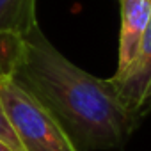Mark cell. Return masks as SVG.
<instances>
[{"mask_svg": "<svg viewBox=\"0 0 151 151\" xmlns=\"http://www.w3.org/2000/svg\"><path fill=\"white\" fill-rule=\"evenodd\" d=\"M0 151H13V149H11L7 144H4L2 140H0Z\"/></svg>", "mask_w": 151, "mask_h": 151, "instance_id": "52a82bcc", "label": "cell"}, {"mask_svg": "<svg viewBox=\"0 0 151 151\" xmlns=\"http://www.w3.org/2000/svg\"><path fill=\"white\" fill-rule=\"evenodd\" d=\"M36 27V0H0V77L13 75L23 39Z\"/></svg>", "mask_w": 151, "mask_h": 151, "instance_id": "277c9868", "label": "cell"}, {"mask_svg": "<svg viewBox=\"0 0 151 151\" xmlns=\"http://www.w3.org/2000/svg\"><path fill=\"white\" fill-rule=\"evenodd\" d=\"M130 114L139 121L151 110V18L133 60L123 75L110 78Z\"/></svg>", "mask_w": 151, "mask_h": 151, "instance_id": "3957f363", "label": "cell"}, {"mask_svg": "<svg viewBox=\"0 0 151 151\" xmlns=\"http://www.w3.org/2000/svg\"><path fill=\"white\" fill-rule=\"evenodd\" d=\"M0 100L23 151H77L55 117L11 77H0Z\"/></svg>", "mask_w": 151, "mask_h": 151, "instance_id": "7a4b0ae2", "label": "cell"}, {"mask_svg": "<svg viewBox=\"0 0 151 151\" xmlns=\"http://www.w3.org/2000/svg\"><path fill=\"white\" fill-rule=\"evenodd\" d=\"M0 140L4 144H7L13 151H23L16 133L13 132L11 124H9V119L6 116V110H4V105H2V100H0Z\"/></svg>", "mask_w": 151, "mask_h": 151, "instance_id": "8992f818", "label": "cell"}, {"mask_svg": "<svg viewBox=\"0 0 151 151\" xmlns=\"http://www.w3.org/2000/svg\"><path fill=\"white\" fill-rule=\"evenodd\" d=\"M11 78L39 100L77 151L117 149L139 123L110 78H98L68 60L39 25L25 36Z\"/></svg>", "mask_w": 151, "mask_h": 151, "instance_id": "6da1fadb", "label": "cell"}, {"mask_svg": "<svg viewBox=\"0 0 151 151\" xmlns=\"http://www.w3.org/2000/svg\"><path fill=\"white\" fill-rule=\"evenodd\" d=\"M119 2H121V37H119L117 68L114 77L123 75L128 64L133 60L151 18V0H119Z\"/></svg>", "mask_w": 151, "mask_h": 151, "instance_id": "5b68a950", "label": "cell"}]
</instances>
